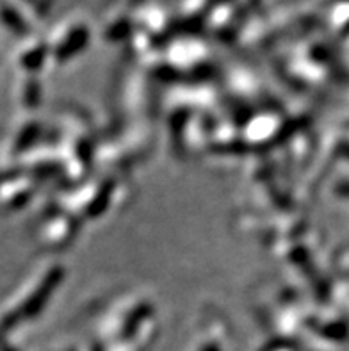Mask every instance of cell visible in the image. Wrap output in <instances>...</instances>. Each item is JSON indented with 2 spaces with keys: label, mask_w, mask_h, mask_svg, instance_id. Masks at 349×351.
I'll list each match as a JSON object with an SVG mask.
<instances>
[{
  "label": "cell",
  "mask_w": 349,
  "mask_h": 351,
  "mask_svg": "<svg viewBox=\"0 0 349 351\" xmlns=\"http://www.w3.org/2000/svg\"><path fill=\"white\" fill-rule=\"evenodd\" d=\"M248 2H258V0H248Z\"/></svg>",
  "instance_id": "6da1fadb"
}]
</instances>
